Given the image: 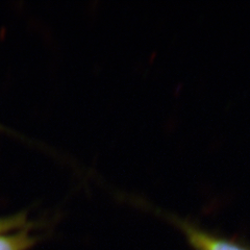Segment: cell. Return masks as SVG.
<instances>
[{"mask_svg": "<svg viewBox=\"0 0 250 250\" xmlns=\"http://www.w3.org/2000/svg\"><path fill=\"white\" fill-rule=\"evenodd\" d=\"M164 215L182 230L188 243L194 250H250V246L240 241L206 230L195 223L175 215L165 213Z\"/></svg>", "mask_w": 250, "mask_h": 250, "instance_id": "1", "label": "cell"}, {"mask_svg": "<svg viewBox=\"0 0 250 250\" xmlns=\"http://www.w3.org/2000/svg\"><path fill=\"white\" fill-rule=\"evenodd\" d=\"M31 228L10 232H0V250H28L38 241L30 233Z\"/></svg>", "mask_w": 250, "mask_h": 250, "instance_id": "2", "label": "cell"}, {"mask_svg": "<svg viewBox=\"0 0 250 250\" xmlns=\"http://www.w3.org/2000/svg\"><path fill=\"white\" fill-rule=\"evenodd\" d=\"M26 228H33V225L28 222V217L25 212L0 218V232H10Z\"/></svg>", "mask_w": 250, "mask_h": 250, "instance_id": "3", "label": "cell"}]
</instances>
